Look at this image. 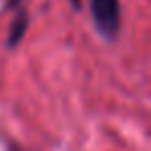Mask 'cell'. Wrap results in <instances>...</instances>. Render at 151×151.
<instances>
[{"label": "cell", "mask_w": 151, "mask_h": 151, "mask_svg": "<svg viewBox=\"0 0 151 151\" xmlns=\"http://www.w3.org/2000/svg\"><path fill=\"white\" fill-rule=\"evenodd\" d=\"M73 2H75V4H77V2H79V0H73Z\"/></svg>", "instance_id": "obj_2"}, {"label": "cell", "mask_w": 151, "mask_h": 151, "mask_svg": "<svg viewBox=\"0 0 151 151\" xmlns=\"http://www.w3.org/2000/svg\"><path fill=\"white\" fill-rule=\"evenodd\" d=\"M91 13H93V19H95L97 29L106 37L116 35L118 23H120V6H118V0H91Z\"/></svg>", "instance_id": "obj_1"}]
</instances>
